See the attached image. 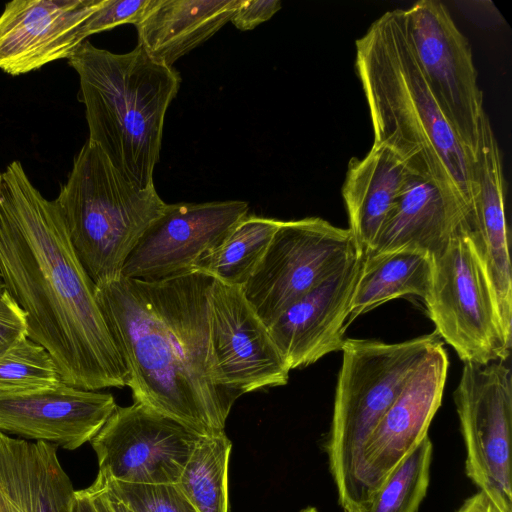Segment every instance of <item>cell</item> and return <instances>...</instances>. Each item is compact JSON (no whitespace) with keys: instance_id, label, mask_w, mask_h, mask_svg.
<instances>
[{"instance_id":"cell-37","label":"cell","mask_w":512,"mask_h":512,"mask_svg":"<svg viewBox=\"0 0 512 512\" xmlns=\"http://www.w3.org/2000/svg\"><path fill=\"white\" fill-rule=\"evenodd\" d=\"M2 182H3V176H2V173L0 172V190H1Z\"/></svg>"},{"instance_id":"cell-21","label":"cell","mask_w":512,"mask_h":512,"mask_svg":"<svg viewBox=\"0 0 512 512\" xmlns=\"http://www.w3.org/2000/svg\"><path fill=\"white\" fill-rule=\"evenodd\" d=\"M412 171L390 148L374 144L368 154L351 158L342 197L357 251H370Z\"/></svg>"},{"instance_id":"cell-18","label":"cell","mask_w":512,"mask_h":512,"mask_svg":"<svg viewBox=\"0 0 512 512\" xmlns=\"http://www.w3.org/2000/svg\"><path fill=\"white\" fill-rule=\"evenodd\" d=\"M471 237L492 285L505 332L512 337V275L500 149L484 115L473 162Z\"/></svg>"},{"instance_id":"cell-26","label":"cell","mask_w":512,"mask_h":512,"mask_svg":"<svg viewBox=\"0 0 512 512\" xmlns=\"http://www.w3.org/2000/svg\"><path fill=\"white\" fill-rule=\"evenodd\" d=\"M432 457L427 435L390 472L363 512H418L429 487Z\"/></svg>"},{"instance_id":"cell-8","label":"cell","mask_w":512,"mask_h":512,"mask_svg":"<svg viewBox=\"0 0 512 512\" xmlns=\"http://www.w3.org/2000/svg\"><path fill=\"white\" fill-rule=\"evenodd\" d=\"M357 254L348 228L319 217L282 221L256 271L242 286L244 296L269 328Z\"/></svg>"},{"instance_id":"cell-20","label":"cell","mask_w":512,"mask_h":512,"mask_svg":"<svg viewBox=\"0 0 512 512\" xmlns=\"http://www.w3.org/2000/svg\"><path fill=\"white\" fill-rule=\"evenodd\" d=\"M74 495L55 444L0 432V512H71Z\"/></svg>"},{"instance_id":"cell-27","label":"cell","mask_w":512,"mask_h":512,"mask_svg":"<svg viewBox=\"0 0 512 512\" xmlns=\"http://www.w3.org/2000/svg\"><path fill=\"white\" fill-rule=\"evenodd\" d=\"M62 382L48 351L27 336L0 356V393H19Z\"/></svg>"},{"instance_id":"cell-23","label":"cell","mask_w":512,"mask_h":512,"mask_svg":"<svg viewBox=\"0 0 512 512\" xmlns=\"http://www.w3.org/2000/svg\"><path fill=\"white\" fill-rule=\"evenodd\" d=\"M432 274V257L419 250L401 248L365 255L350 303L348 325L358 316L405 295L424 300Z\"/></svg>"},{"instance_id":"cell-17","label":"cell","mask_w":512,"mask_h":512,"mask_svg":"<svg viewBox=\"0 0 512 512\" xmlns=\"http://www.w3.org/2000/svg\"><path fill=\"white\" fill-rule=\"evenodd\" d=\"M362 263L361 254L354 256L268 328L289 370L309 366L326 354L341 350Z\"/></svg>"},{"instance_id":"cell-13","label":"cell","mask_w":512,"mask_h":512,"mask_svg":"<svg viewBox=\"0 0 512 512\" xmlns=\"http://www.w3.org/2000/svg\"><path fill=\"white\" fill-rule=\"evenodd\" d=\"M209 304L212 349L223 383L239 396L286 385L290 370L242 287L214 279Z\"/></svg>"},{"instance_id":"cell-9","label":"cell","mask_w":512,"mask_h":512,"mask_svg":"<svg viewBox=\"0 0 512 512\" xmlns=\"http://www.w3.org/2000/svg\"><path fill=\"white\" fill-rule=\"evenodd\" d=\"M454 402L466 450L467 477L512 512V376L505 361L464 363Z\"/></svg>"},{"instance_id":"cell-16","label":"cell","mask_w":512,"mask_h":512,"mask_svg":"<svg viewBox=\"0 0 512 512\" xmlns=\"http://www.w3.org/2000/svg\"><path fill=\"white\" fill-rule=\"evenodd\" d=\"M103 0H13L0 15V69L21 75L67 58Z\"/></svg>"},{"instance_id":"cell-6","label":"cell","mask_w":512,"mask_h":512,"mask_svg":"<svg viewBox=\"0 0 512 512\" xmlns=\"http://www.w3.org/2000/svg\"><path fill=\"white\" fill-rule=\"evenodd\" d=\"M54 200L95 286L121 277L130 253L166 207L155 186L141 189L129 183L88 140Z\"/></svg>"},{"instance_id":"cell-7","label":"cell","mask_w":512,"mask_h":512,"mask_svg":"<svg viewBox=\"0 0 512 512\" xmlns=\"http://www.w3.org/2000/svg\"><path fill=\"white\" fill-rule=\"evenodd\" d=\"M436 333L464 363L505 361L511 337L504 330L494 291L471 229L457 234L433 258L424 299Z\"/></svg>"},{"instance_id":"cell-3","label":"cell","mask_w":512,"mask_h":512,"mask_svg":"<svg viewBox=\"0 0 512 512\" xmlns=\"http://www.w3.org/2000/svg\"><path fill=\"white\" fill-rule=\"evenodd\" d=\"M355 47L373 143L390 148L412 172L431 178L470 212L474 158L426 83L407 37L404 9L380 16Z\"/></svg>"},{"instance_id":"cell-28","label":"cell","mask_w":512,"mask_h":512,"mask_svg":"<svg viewBox=\"0 0 512 512\" xmlns=\"http://www.w3.org/2000/svg\"><path fill=\"white\" fill-rule=\"evenodd\" d=\"M97 477L134 512H197L176 483H129L99 472Z\"/></svg>"},{"instance_id":"cell-30","label":"cell","mask_w":512,"mask_h":512,"mask_svg":"<svg viewBox=\"0 0 512 512\" xmlns=\"http://www.w3.org/2000/svg\"><path fill=\"white\" fill-rule=\"evenodd\" d=\"M23 310L6 289L0 292V356L27 336Z\"/></svg>"},{"instance_id":"cell-22","label":"cell","mask_w":512,"mask_h":512,"mask_svg":"<svg viewBox=\"0 0 512 512\" xmlns=\"http://www.w3.org/2000/svg\"><path fill=\"white\" fill-rule=\"evenodd\" d=\"M239 0H152L135 25L138 44L154 61L173 64L231 20Z\"/></svg>"},{"instance_id":"cell-1","label":"cell","mask_w":512,"mask_h":512,"mask_svg":"<svg viewBox=\"0 0 512 512\" xmlns=\"http://www.w3.org/2000/svg\"><path fill=\"white\" fill-rule=\"evenodd\" d=\"M0 190V276L26 316V335L54 359L62 382L122 388L128 372L55 200L12 161Z\"/></svg>"},{"instance_id":"cell-11","label":"cell","mask_w":512,"mask_h":512,"mask_svg":"<svg viewBox=\"0 0 512 512\" xmlns=\"http://www.w3.org/2000/svg\"><path fill=\"white\" fill-rule=\"evenodd\" d=\"M203 436L141 403L119 407L90 443L98 472L129 483H176Z\"/></svg>"},{"instance_id":"cell-5","label":"cell","mask_w":512,"mask_h":512,"mask_svg":"<svg viewBox=\"0 0 512 512\" xmlns=\"http://www.w3.org/2000/svg\"><path fill=\"white\" fill-rule=\"evenodd\" d=\"M439 343L436 332L399 343L345 339L325 442L329 471L343 512L365 509V444L421 361Z\"/></svg>"},{"instance_id":"cell-10","label":"cell","mask_w":512,"mask_h":512,"mask_svg":"<svg viewBox=\"0 0 512 512\" xmlns=\"http://www.w3.org/2000/svg\"><path fill=\"white\" fill-rule=\"evenodd\" d=\"M404 18L409 43L426 83L474 158L486 112L470 44L440 1H418L404 9Z\"/></svg>"},{"instance_id":"cell-14","label":"cell","mask_w":512,"mask_h":512,"mask_svg":"<svg viewBox=\"0 0 512 512\" xmlns=\"http://www.w3.org/2000/svg\"><path fill=\"white\" fill-rule=\"evenodd\" d=\"M448 366L441 342L421 361L368 438L363 451L366 506L390 472L428 435Z\"/></svg>"},{"instance_id":"cell-25","label":"cell","mask_w":512,"mask_h":512,"mask_svg":"<svg viewBox=\"0 0 512 512\" xmlns=\"http://www.w3.org/2000/svg\"><path fill=\"white\" fill-rule=\"evenodd\" d=\"M232 443L225 432L197 441L177 486L197 512H228V467Z\"/></svg>"},{"instance_id":"cell-33","label":"cell","mask_w":512,"mask_h":512,"mask_svg":"<svg viewBox=\"0 0 512 512\" xmlns=\"http://www.w3.org/2000/svg\"><path fill=\"white\" fill-rule=\"evenodd\" d=\"M456 512H502L495 502L482 490H478L462 503Z\"/></svg>"},{"instance_id":"cell-36","label":"cell","mask_w":512,"mask_h":512,"mask_svg":"<svg viewBox=\"0 0 512 512\" xmlns=\"http://www.w3.org/2000/svg\"><path fill=\"white\" fill-rule=\"evenodd\" d=\"M5 289L4 284L2 282L1 276H0V292Z\"/></svg>"},{"instance_id":"cell-31","label":"cell","mask_w":512,"mask_h":512,"mask_svg":"<svg viewBox=\"0 0 512 512\" xmlns=\"http://www.w3.org/2000/svg\"><path fill=\"white\" fill-rule=\"evenodd\" d=\"M280 9L279 0H239L230 21L237 29L248 31L271 19Z\"/></svg>"},{"instance_id":"cell-19","label":"cell","mask_w":512,"mask_h":512,"mask_svg":"<svg viewBox=\"0 0 512 512\" xmlns=\"http://www.w3.org/2000/svg\"><path fill=\"white\" fill-rule=\"evenodd\" d=\"M466 229L467 207L431 178L411 172L367 254L410 248L433 259Z\"/></svg>"},{"instance_id":"cell-32","label":"cell","mask_w":512,"mask_h":512,"mask_svg":"<svg viewBox=\"0 0 512 512\" xmlns=\"http://www.w3.org/2000/svg\"><path fill=\"white\" fill-rule=\"evenodd\" d=\"M83 490L90 498L96 512H134L112 494L97 476L94 482Z\"/></svg>"},{"instance_id":"cell-15","label":"cell","mask_w":512,"mask_h":512,"mask_svg":"<svg viewBox=\"0 0 512 512\" xmlns=\"http://www.w3.org/2000/svg\"><path fill=\"white\" fill-rule=\"evenodd\" d=\"M112 394L64 382L0 393V432L75 450L90 442L115 411Z\"/></svg>"},{"instance_id":"cell-35","label":"cell","mask_w":512,"mask_h":512,"mask_svg":"<svg viewBox=\"0 0 512 512\" xmlns=\"http://www.w3.org/2000/svg\"><path fill=\"white\" fill-rule=\"evenodd\" d=\"M301 512H318V510L314 507H307L303 509Z\"/></svg>"},{"instance_id":"cell-12","label":"cell","mask_w":512,"mask_h":512,"mask_svg":"<svg viewBox=\"0 0 512 512\" xmlns=\"http://www.w3.org/2000/svg\"><path fill=\"white\" fill-rule=\"evenodd\" d=\"M248 210L240 200L166 204L130 253L121 276L155 281L195 271Z\"/></svg>"},{"instance_id":"cell-34","label":"cell","mask_w":512,"mask_h":512,"mask_svg":"<svg viewBox=\"0 0 512 512\" xmlns=\"http://www.w3.org/2000/svg\"><path fill=\"white\" fill-rule=\"evenodd\" d=\"M71 512H96L84 490H75Z\"/></svg>"},{"instance_id":"cell-2","label":"cell","mask_w":512,"mask_h":512,"mask_svg":"<svg viewBox=\"0 0 512 512\" xmlns=\"http://www.w3.org/2000/svg\"><path fill=\"white\" fill-rule=\"evenodd\" d=\"M213 283L195 270L155 281L121 276L95 286L134 402L201 435L224 433L240 397L223 383L213 354Z\"/></svg>"},{"instance_id":"cell-4","label":"cell","mask_w":512,"mask_h":512,"mask_svg":"<svg viewBox=\"0 0 512 512\" xmlns=\"http://www.w3.org/2000/svg\"><path fill=\"white\" fill-rule=\"evenodd\" d=\"M77 72L88 141L129 183L154 186L166 111L178 93L179 72L137 45L117 54L85 40L68 59Z\"/></svg>"},{"instance_id":"cell-29","label":"cell","mask_w":512,"mask_h":512,"mask_svg":"<svg viewBox=\"0 0 512 512\" xmlns=\"http://www.w3.org/2000/svg\"><path fill=\"white\" fill-rule=\"evenodd\" d=\"M151 3L152 0H103L84 24L85 38L123 24L137 25Z\"/></svg>"},{"instance_id":"cell-24","label":"cell","mask_w":512,"mask_h":512,"mask_svg":"<svg viewBox=\"0 0 512 512\" xmlns=\"http://www.w3.org/2000/svg\"><path fill=\"white\" fill-rule=\"evenodd\" d=\"M281 222L247 214L221 246L200 262L196 271L242 287L256 271Z\"/></svg>"}]
</instances>
